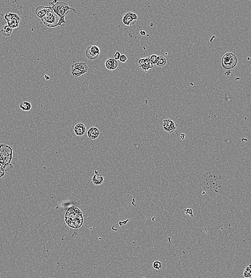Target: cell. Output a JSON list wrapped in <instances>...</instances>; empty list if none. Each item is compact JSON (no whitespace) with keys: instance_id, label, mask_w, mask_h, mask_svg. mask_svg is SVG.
<instances>
[{"instance_id":"cell-1","label":"cell","mask_w":251,"mask_h":278,"mask_svg":"<svg viewBox=\"0 0 251 278\" xmlns=\"http://www.w3.org/2000/svg\"><path fill=\"white\" fill-rule=\"evenodd\" d=\"M201 183L205 191L212 194L219 193L222 186V176L207 172L203 176Z\"/></svg>"},{"instance_id":"cell-2","label":"cell","mask_w":251,"mask_h":278,"mask_svg":"<svg viewBox=\"0 0 251 278\" xmlns=\"http://www.w3.org/2000/svg\"><path fill=\"white\" fill-rule=\"evenodd\" d=\"M65 221L70 227L78 228L83 223V216L81 210L75 207L69 208L65 215Z\"/></svg>"},{"instance_id":"cell-3","label":"cell","mask_w":251,"mask_h":278,"mask_svg":"<svg viewBox=\"0 0 251 278\" xmlns=\"http://www.w3.org/2000/svg\"><path fill=\"white\" fill-rule=\"evenodd\" d=\"M49 6L52 7L53 12H54L60 18H65V17L68 15L70 10H72L77 13L74 9L70 8L67 3L64 2H57L56 0H54L49 3Z\"/></svg>"},{"instance_id":"cell-4","label":"cell","mask_w":251,"mask_h":278,"mask_svg":"<svg viewBox=\"0 0 251 278\" xmlns=\"http://www.w3.org/2000/svg\"><path fill=\"white\" fill-rule=\"evenodd\" d=\"M238 63L237 56L232 53H227L221 59L222 67L226 70H230L236 67Z\"/></svg>"},{"instance_id":"cell-5","label":"cell","mask_w":251,"mask_h":278,"mask_svg":"<svg viewBox=\"0 0 251 278\" xmlns=\"http://www.w3.org/2000/svg\"><path fill=\"white\" fill-rule=\"evenodd\" d=\"M89 70L86 63L77 62L72 64L71 67V74L74 78H77L87 73Z\"/></svg>"},{"instance_id":"cell-6","label":"cell","mask_w":251,"mask_h":278,"mask_svg":"<svg viewBox=\"0 0 251 278\" xmlns=\"http://www.w3.org/2000/svg\"><path fill=\"white\" fill-rule=\"evenodd\" d=\"M41 19L45 25L50 28L58 26L60 22V17L53 10Z\"/></svg>"},{"instance_id":"cell-7","label":"cell","mask_w":251,"mask_h":278,"mask_svg":"<svg viewBox=\"0 0 251 278\" xmlns=\"http://www.w3.org/2000/svg\"><path fill=\"white\" fill-rule=\"evenodd\" d=\"M4 19L7 21L8 25L12 29L18 27L20 19L18 15L13 13H8L4 16Z\"/></svg>"},{"instance_id":"cell-8","label":"cell","mask_w":251,"mask_h":278,"mask_svg":"<svg viewBox=\"0 0 251 278\" xmlns=\"http://www.w3.org/2000/svg\"><path fill=\"white\" fill-rule=\"evenodd\" d=\"M100 54V48L95 45L89 46L85 50L86 56L90 60H96L99 56Z\"/></svg>"},{"instance_id":"cell-9","label":"cell","mask_w":251,"mask_h":278,"mask_svg":"<svg viewBox=\"0 0 251 278\" xmlns=\"http://www.w3.org/2000/svg\"><path fill=\"white\" fill-rule=\"evenodd\" d=\"M138 19V16L135 13L128 12L124 15L123 17L122 22L124 25L131 26L135 24Z\"/></svg>"},{"instance_id":"cell-10","label":"cell","mask_w":251,"mask_h":278,"mask_svg":"<svg viewBox=\"0 0 251 278\" xmlns=\"http://www.w3.org/2000/svg\"><path fill=\"white\" fill-rule=\"evenodd\" d=\"M163 127L164 128V131L168 133H171L176 130V124L174 120L171 119H164L163 122Z\"/></svg>"},{"instance_id":"cell-11","label":"cell","mask_w":251,"mask_h":278,"mask_svg":"<svg viewBox=\"0 0 251 278\" xmlns=\"http://www.w3.org/2000/svg\"><path fill=\"white\" fill-rule=\"evenodd\" d=\"M52 11V8L51 6H39L36 8L35 10L36 15L39 17V18L42 19V18L46 16L48 13Z\"/></svg>"},{"instance_id":"cell-12","label":"cell","mask_w":251,"mask_h":278,"mask_svg":"<svg viewBox=\"0 0 251 278\" xmlns=\"http://www.w3.org/2000/svg\"><path fill=\"white\" fill-rule=\"evenodd\" d=\"M74 133L78 137L83 136L86 132V127L83 123H79L74 126Z\"/></svg>"},{"instance_id":"cell-13","label":"cell","mask_w":251,"mask_h":278,"mask_svg":"<svg viewBox=\"0 0 251 278\" xmlns=\"http://www.w3.org/2000/svg\"><path fill=\"white\" fill-rule=\"evenodd\" d=\"M87 137L90 140L97 139L100 135V131L96 127H91L87 132Z\"/></svg>"},{"instance_id":"cell-14","label":"cell","mask_w":251,"mask_h":278,"mask_svg":"<svg viewBox=\"0 0 251 278\" xmlns=\"http://www.w3.org/2000/svg\"><path fill=\"white\" fill-rule=\"evenodd\" d=\"M118 62L114 58H109L105 62V67L109 70H114L118 67Z\"/></svg>"},{"instance_id":"cell-15","label":"cell","mask_w":251,"mask_h":278,"mask_svg":"<svg viewBox=\"0 0 251 278\" xmlns=\"http://www.w3.org/2000/svg\"><path fill=\"white\" fill-rule=\"evenodd\" d=\"M92 181L95 185H100L103 182V177L100 175L97 171H95V174L92 179Z\"/></svg>"},{"instance_id":"cell-16","label":"cell","mask_w":251,"mask_h":278,"mask_svg":"<svg viewBox=\"0 0 251 278\" xmlns=\"http://www.w3.org/2000/svg\"><path fill=\"white\" fill-rule=\"evenodd\" d=\"M1 33L5 36H9L13 33V29L8 25H4L1 29Z\"/></svg>"},{"instance_id":"cell-17","label":"cell","mask_w":251,"mask_h":278,"mask_svg":"<svg viewBox=\"0 0 251 278\" xmlns=\"http://www.w3.org/2000/svg\"><path fill=\"white\" fill-rule=\"evenodd\" d=\"M166 64H167L166 58L163 56H158L157 62L155 65L159 67H164V65H165Z\"/></svg>"},{"instance_id":"cell-18","label":"cell","mask_w":251,"mask_h":278,"mask_svg":"<svg viewBox=\"0 0 251 278\" xmlns=\"http://www.w3.org/2000/svg\"><path fill=\"white\" fill-rule=\"evenodd\" d=\"M20 108L24 111H29V110L32 108V105H31V103L26 101V102H24L23 103L20 104Z\"/></svg>"},{"instance_id":"cell-19","label":"cell","mask_w":251,"mask_h":278,"mask_svg":"<svg viewBox=\"0 0 251 278\" xmlns=\"http://www.w3.org/2000/svg\"><path fill=\"white\" fill-rule=\"evenodd\" d=\"M251 264H249L248 266L246 267L244 270L243 275L245 278H248L251 277Z\"/></svg>"},{"instance_id":"cell-20","label":"cell","mask_w":251,"mask_h":278,"mask_svg":"<svg viewBox=\"0 0 251 278\" xmlns=\"http://www.w3.org/2000/svg\"><path fill=\"white\" fill-rule=\"evenodd\" d=\"M145 64L149 69H151L153 67H154V64H153L151 62V61L149 59V57L145 58Z\"/></svg>"},{"instance_id":"cell-21","label":"cell","mask_w":251,"mask_h":278,"mask_svg":"<svg viewBox=\"0 0 251 278\" xmlns=\"http://www.w3.org/2000/svg\"><path fill=\"white\" fill-rule=\"evenodd\" d=\"M153 267L154 269H155V270H159L162 268V263L161 262H160V261L158 260H155L154 261L153 263Z\"/></svg>"},{"instance_id":"cell-22","label":"cell","mask_w":251,"mask_h":278,"mask_svg":"<svg viewBox=\"0 0 251 278\" xmlns=\"http://www.w3.org/2000/svg\"><path fill=\"white\" fill-rule=\"evenodd\" d=\"M158 56L156 55H152L151 56H149V59L151 61V63L154 65H155L157 62L158 60Z\"/></svg>"},{"instance_id":"cell-23","label":"cell","mask_w":251,"mask_h":278,"mask_svg":"<svg viewBox=\"0 0 251 278\" xmlns=\"http://www.w3.org/2000/svg\"><path fill=\"white\" fill-rule=\"evenodd\" d=\"M184 211H185V214H189L190 215V216L191 217H193V211H192V209H189V208H187V209H185L184 210Z\"/></svg>"},{"instance_id":"cell-24","label":"cell","mask_w":251,"mask_h":278,"mask_svg":"<svg viewBox=\"0 0 251 278\" xmlns=\"http://www.w3.org/2000/svg\"><path fill=\"white\" fill-rule=\"evenodd\" d=\"M119 60L122 63H125L128 60V58L126 56V55H121L119 57Z\"/></svg>"},{"instance_id":"cell-25","label":"cell","mask_w":251,"mask_h":278,"mask_svg":"<svg viewBox=\"0 0 251 278\" xmlns=\"http://www.w3.org/2000/svg\"><path fill=\"white\" fill-rule=\"evenodd\" d=\"M140 69H142V70L144 71L145 72H147L148 70H149V69L145 65V63L142 64V65H140Z\"/></svg>"},{"instance_id":"cell-26","label":"cell","mask_w":251,"mask_h":278,"mask_svg":"<svg viewBox=\"0 0 251 278\" xmlns=\"http://www.w3.org/2000/svg\"><path fill=\"white\" fill-rule=\"evenodd\" d=\"M121 53H119V51H116V53H115L114 54V59L116 60H119V57L121 56Z\"/></svg>"},{"instance_id":"cell-27","label":"cell","mask_w":251,"mask_h":278,"mask_svg":"<svg viewBox=\"0 0 251 278\" xmlns=\"http://www.w3.org/2000/svg\"><path fill=\"white\" fill-rule=\"evenodd\" d=\"M145 58H141L138 61V64L140 65H142V64H144L145 63Z\"/></svg>"},{"instance_id":"cell-28","label":"cell","mask_w":251,"mask_h":278,"mask_svg":"<svg viewBox=\"0 0 251 278\" xmlns=\"http://www.w3.org/2000/svg\"><path fill=\"white\" fill-rule=\"evenodd\" d=\"M140 34L141 35H142V36H144V35H146V32L142 30V31H140Z\"/></svg>"},{"instance_id":"cell-29","label":"cell","mask_w":251,"mask_h":278,"mask_svg":"<svg viewBox=\"0 0 251 278\" xmlns=\"http://www.w3.org/2000/svg\"><path fill=\"white\" fill-rule=\"evenodd\" d=\"M44 78H45V79L46 80H48L50 79V77H49L48 76L46 75V74L44 76Z\"/></svg>"},{"instance_id":"cell-30","label":"cell","mask_w":251,"mask_h":278,"mask_svg":"<svg viewBox=\"0 0 251 278\" xmlns=\"http://www.w3.org/2000/svg\"><path fill=\"white\" fill-rule=\"evenodd\" d=\"M185 134H182L180 135V138L182 139V140H184L185 139Z\"/></svg>"}]
</instances>
